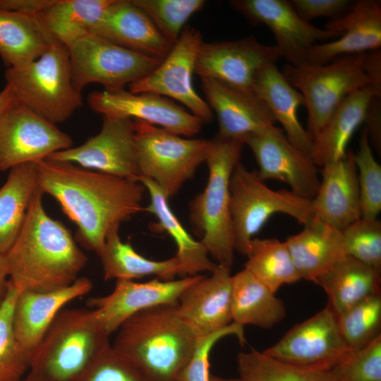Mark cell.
Instances as JSON below:
<instances>
[{"mask_svg": "<svg viewBox=\"0 0 381 381\" xmlns=\"http://www.w3.org/2000/svg\"><path fill=\"white\" fill-rule=\"evenodd\" d=\"M357 168L361 217L377 219L381 211V167L375 159L365 129L354 153Z\"/></svg>", "mask_w": 381, "mask_h": 381, "instance_id": "cell-41", "label": "cell"}, {"mask_svg": "<svg viewBox=\"0 0 381 381\" xmlns=\"http://www.w3.org/2000/svg\"><path fill=\"white\" fill-rule=\"evenodd\" d=\"M38 186L14 243L5 255L9 280L19 291H49L71 285L87 257L63 223L44 210Z\"/></svg>", "mask_w": 381, "mask_h": 381, "instance_id": "cell-2", "label": "cell"}, {"mask_svg": "<svg viewBox=\"0 0 381 381\" xmlns=\"http://www.w3.org/2000/svg\"><path fill=\"white\" fill-rule=\"evenodd\" d=\"M90 308H64L30 356V370L52 381H73L109 344Z\"/></svg>", "mask_w": 381, "mask_h": 381, "instance_id": "cell-5", "label": "cell"}, {"mask_svg": "<svg viewBox=\"0 0 381 381\" xmlns=\"http://www.w3.org/2000/svg\"><path fill=\"white\" fill-rule=\"evenodd\" d=\"M18 292L8 280L7 295L0 307V381H20L30 370V356L20 346L12 328Z\"/></svg>", "mask_w": 381, "mask_h": 381, "instance_id": "cell-39", "label": "cell"}, {"mask_svg": "<svg viewBox=\"0 0 381 381\" xmlns=\"http://www.w3.org/2000/svg\"><path fill=\"white\" fill-rule=\"evenodd\" d=\"M350 351L341 335L337 315L327 305L262 352L286 363L329 371Z\"/></svg>", "mask_w": 381, "mask_h": 381, "instance_id": "cell-11", "label": "cell"}, {"mask_svg": "<svg viewBox=\"0 0 381 381\" xmlns=\"http://www.w3.org/2000/svg\"><path fill=\"white\" fill-rule=\"evenodd\" d=\"M243 143L253 153L259 177L288 184L293 193L308 200L316 195L320 179L311 157L296 147L274 125L246 137Z\"/></svg>", "mask_w": 381, "mask_h": 381, "instance_id": "cell-16", "label": "cell"}, {"mask_svg": "<svg viewBox=\"0 0 381 381\" xmlns=\"http://www.w3.org/2000/svg\"><path fill=\"white\" fill-rule=\"evenodd\" d=\"M371 146L379 153L381 150V97L374 96L370 101L364 122Z\"/></svg>", "mask_w": 381, "mask_h": 381, "instance_id": "cell-47", "label": "cell"}, {"mask_svg": "<svg viewBox=\"0 0 381 381\" xmlns=\"http://www.w3.org/2000/svg\"><path fill=\"white\" fill-rule=\"evenodd\" d=\"M198 275L164 281L154 279L145 282L116 280L108 295L88 299L99 323L110 336L135 313L155 306L176 305L181 293Z\"/></svg>", "mask_w": 381, "mask_h": 381, "instance_id": "cell-19", "label": "cell"}, {"mask_svg": "<svg viewBox=\"0 0 381 381\" xmlns=\"http://www.w3.org/2000/svg\"><path fill=\"white\" fill-rule=\"evenodd\" d=\"M54 0H0V8L36 16L49 7Z\"/></svg>", "mask_w": 381, "mask_h": 381, "instance_id": "cell-49", "label": "cell"}, {"mask_svg": "<svg viewBox=\"0 0 381 381\" xmlns=\"http://www.w3.org/2000/svg\"><path fill=\"white\" fill-rule=\"evenodd\" d=\"M91 32L128 49L161 60L173 46L131 0H113Z\"/></svg>", "mask_w": 381, "mask_h": 381, "instance_id": "cell-25", "label": "cell"}, {"mask_svg": "<svg viewBox=\"0 0 381 381\" xmlns=\"http://www.w3.org/2000/svg\"><path fill=\"white\" fill-rule=\"evenodd\" d=\"M20 381H52L43 375L32 371L29 370L27 374Z\"/></svg>", "mask_w": 381, "mask_h": 381, "instance_id": "cell-52", "label": "cell"}, {"mask_svg": "<svg viewBox=\"0 0 381 381\" xmlns=\"http://www.w3.org/2000/svg\"><path fill=\"white\" fill-rule=\"evenodd\" d=\"M52 37L37 16L0 8V57L7 68L22 67L38 59Z\"/></svg>", "mask_w": 381, "mask_h": 381, "instance_id": "cell-32", "label": "cell"}, {"mask_svg": "<svg viewBox=\"0 0 381 381\" xmlns=\"http://www.w3.org/2000/svg\"><path fill=\"white\" fill-rule=\"evenodd\" d=\"M232 321L270 329L286 317L284 301L246 269L231 275Z\"/></svg>", "mask_w": 381, "mask_h": 381, "instance_id": "cell-31", "label": "cell"}, {"mask_svg": "<svg viewBox=\"0 0 381 381\" xmlns=\"http://www.w3.org/2000/svg\"><path fill=\"white\" fill-rule=\"evenodd\" d=\"M119 226L107 234L99 255L105 280H133L147 276L169 281L181 274V266L176 256L164 260H153L138 253L132 246L121 241Z\"/></svg>", "mask_w": 381, "mask_h": 381, "instance_id": "cell-33", "label": "cell"}, {"mask_svg": "<svg viewBox=\"0 0 381 381\" xmlns=\"http://www.w3.org/2000/svg\"><path fill=\"white\" fill-rule=\"evenodd\" d=\"M35 165L40 188L76 224V241L98 255L111 229L144 210L145 188L138 181L65 162L43 159Z\"/></svg>", "mask_w": 381, "mask_h": 381, "instance_id": "cell-1", "label": "cell"}, {"mask_svg": "<svg viewBox=\"0 0 381 381\" xmlns=\"http://www.w3.org/2000/svg\"><path fill=\"white\" fill-rule=\"evenodd\" d=\"M73 381H147L138 368L110 344Z\"/></svg>", "mask_w": 381, "mask_h": 381, "instance_id": "cell-44", "label": "cell"}, {"mask_svg": "<svg viewBox=\"0 0 381 381\" xmlns=\"http://www.w3.org/2000/svg\"><path fill=\"white\" fill-rule=\"evenodd\" d=\"M133 126L140 177L153 181L168 198L174 197L205 162L210 140L183 138L138 119H133Z\"/></svg>", "mask_w": 381, "mask_h": 381, "instance_id": "cell-8", "label": "cell"}, {"mask_svg": "<svg viewBox=\"0 0 381 381\" xmlns=\"http://www.w3.org/2000/svg\"><path fill=\"white\" fill-rule=\"evenodd\" d=\"M72 145L55 123L20 102L0 116V171L46 159Z\"/></svg>", "mask_w": 381, "mask_h": 381, "instance_id": "cell-12", "label": "cell"}, {"mask_svg": "<svg viewBox=\"0 0 381 381\" xmlns=\"http://www.w3.org/2000/svg\"><path fill=\"white\" fill-rule=\"evenodd\" d=\"M229 195L234 250L241 255L272 215L285 214L303 225L315 218L310 200L270 188L257 170H248L240 161L231 175Z\"/></svg>", "mask_w": 381, "mask_h": 381, "instance_id": "cell-7", "label": "cell"}, {"mask_svg": "<svg viewBox=\"0 0 381 381\" xmlns=\"http://www.w3.org/2000/svg\"><path fill=\"white\" fill-rule=\"evenodd\" d=\"M116 332L112 346L128 358L147 381H174L201 338L179 315L176 305L141 310Z\"/></svg>", "mask_w": 381, "mask_h": 381, "instance_id": "cell-3", "label": "cell"}, {"mask_svg": "<svg viewBox=\"0 0 381 381\" xmlns=\"http://www.w3.org/2000/svg\"><path fill=\"white\" fill-rule=\"evenodd\" d=\"M18 102L13 89L6 85L0 92V116L11 107Z\"/></svg>", "mask_w": 381, "mask_h": 381, "instance_id": "cell-51", "label": "cell"}, {"mask_svg": "<svg viewBox=\"0 0 381 381\" xmlns=\"http://www.w3.org/2000/svg\"><path fill=\"white\" fill-rule=\"evenodd\" d=\"M374 96L379 97L366 86L349 94L336 107L313 138L310 157L318 167H322L346 155L347 143L356 129L364 122L369 102Z\"/></svg>", "mask_w": 381, "mask_h": 381, "instance_id": "cell-27", "label": "cell"}, {"mask_svg": "<svg viewBox=\"0 0 381 381\" xmlns=\"http://www.w3.org/2000/svg\"><path fill=\"white\" fill-rule=\"evenodd\" d=\"M138 181L150 195L149 205L144 210L157 217L158 227L167 232L176 243L177 252L175 256L181 266V277L198 275L205 272H212L217 264L210 260L200 241L195 240L183 227L172 212L169 198L162 190L149 179L140 177Z\"/></svg>", "mask_w": 381, "mask_h": 381, "instance_id": "cell-30", "label": "cell"}, {"mask_svg": "<svg viewBox=\"0 0 381 381\" xmlns=\"http://www.w3.org/2000/svg\"><path fill=\"white\" fill-rule=\"evenodd\" d=\"M253 92L267 104L289 140L310 157L313 139L301 125L297 113L298 108L304 106L303 97L275 64L261 69L255 79Z\"/></svg>", "mask_w": 381, "mask_h": 381, "instance_id": "cell-26", "label": "cell"}, {"mask_svg": "<svg viewBox=\"0 0 381 381\" xmlns=\"http://www.w3.org/2000/svg\"><path fill=\"white\" fill-rule=\"evenodd\" d=\"M201 32L187 26L173 44L168 55L150 73L130 84L133 93L149 92L180 102L203 122H210L212 111L195 90L193 74L197 54L202 42Z\"/></svg>", "mask_w": 381, "mask_h": 381, "instance_id": "cell-13", "label": "cell"}, {"mask_svg": "<svg viewBox=\"0 0 381 381\" xmlns=\"http://www.w3.org/2000/svg\"><path fill=\"white\" fill-rule=\"evenodd\" d=\"M244 268L273 293L284 284L301 280L286 241L253 238L248 247Z\"/></svg>", "mask_w": 381, "mask_h": 381, "instance_id": "cell-36", "label": "cell"}, {"mask_svg": "<svg viewBox=\"0 0 381 381\" xmlns=\"http://www.w3.org/2000/svg\"><path fill=\"white\" fill-rule=\"evenodd\" d=\"M227 336H236L243 343V327L232 322L224 329L201 337L193 354L174 381H210V353L216 343Z\"/></svg>", "mask_w": 381, "mask_h": 381, "instance_id": "cell-45", "label": "cell"}, {"mask_svg": "<svg viewBox=\"0 0 381 381\" xmlns=\"http://www.w3.org/2000/svg\"><path fill=\"white\" fill-rule=\"evenodd\" d=\"M38 187L35 162L10 169L0 188V255H5L17 238L34 192Z\"/></svg>", "mask_w": 381, "mask_h": 381, "instance_id": "cell-34", "label": "cell"}, {"mask_svg": "<svg viewBox=\"0 0 381 381\" xmlns=\"http://www.w3.org/2000/svg\"><path fill=\"white\" fill-rule=\"evenodd\" d=\"M205 101L215 112L217 136L243 142L276 121L270 109L254 92L242 90L210 78H200Z\"/></svg>", "mask_w": 381, "mask_h": 381, "instance_id": "cell-22", "label": "cell"}, {"mask_svg": "<svg viewBox=\"0 0 381 381\" xmlns=\"http://www.w3.org/2000/svg\"><path fill=\"white\" fill-rule=\"evenodd\" d=\"M322 167L318 192L310 200L313 214L341 231L361 217L354 153L347 151L344 157Z\"/></svg>", "mask_w": 381, "mask_h": 381, "instance_id": "cell-24", "label": "cell"}, {"mask_svg": "<svg viewBox=\"0 0 381 381\" xmlns=\"http://www.w3.org/2000/svg\"><path fill=\"white\" fill-rule=\"evenodd\" d=\"M243 143L215 136L205 159L209 176L205 188L189 204V220L210 257L229 270L234 246L230 212L229 181L240 161Z\"/></svg>", "mask_w": 381, "mask_h": 381, "instance_id": "cell-4", "label": "cell"}, {"mask_svg": "<svg viewBox=\"0 0 381 381\" xmlns=\"http://www.w3.org/2000/svg\"><path fill=\"white\" fill-rule=\"evenodd\" d=\"M92 283L78 277L71 285L49 291H19L12 313L14 336L30 356L58 315L71 301L88 294Z\"/></svg>", "mask_w": 381, "mask_h": 381, "instance_id": "cell-23", "label": "cell"}, {"mask_svg": "<svg viewBox=\"0 0 381 381\" xmlns=\"http://www.w3.org/2000/svg\"><path fill=\"white\" fill-rule=\"evenodd\" d=\"M75 88L82 92L91 83L105 91L123 90L153 71L162 60L116 44L92 32L79 37L67 46Z\"/></svg>", "mask_w": 381, "mask_h": 381, "instance_id": "cell-10", "label": "cell"}, {"mask_svg": "<svg viewBox=\"0 0 381 381\" xmlns=\"http://www.w3.org/2000/svg\"><path fill=\"white\" fill-rule=\"evenodd\" d=\"M229 4L250 24L268 27L282 57L293 66L305 64L307 51L318 41L341 36L302 20L287 0H231Z\"/></svg>", "mask_w": 381, "mask_h": 381, "instance_id": "cell-17", "label": "cell"}, {"mask_svg": "<svg viewBox=\"0 0 381 381\" xmlns=\"http://www.w3.org/2000/svg\"><path fill=\"white\" fill-rule=\"evenodd\" d=\"M364 71L369 80V87L381 97V49L365 52Z\"/></svg>", "mask_w": 381, "mask_h": 381, "instance_id": "cell-48", "label": "cell"}, {"mask_svg": "<svg viewBox=\"0 0 381 381\" xmlns=\"http://www.w3.org/2000/svg\"><path fill=\"white\" fill-rule=\"evenodd\" d=\"M239 377L245 381H331L328 371L286 363L251 349L237 355Z\"/></svg>", "mask_w": 381, "mask_h": 381, "instance_id": "cell-37", "label": "cell"}, {"mask_svg": "<svg viewBox=\"0 0 381 381\" xmlns=\"http://www.w3.org/2000/svg\"><path fill=\"white\" fill-rule=\"evenodd\" d=\"M113 0H54L36 15L43 25L58 40L68 46L91 32Z\"/></svg>", "mask_w": 381, "mask_h": 381, "instance_id": "cell-35", "label": "cell"}, {"mask_svg": "<svg viewBox=\"0 0 381 381\" xmlns=\"http://www.w3.org/2000/svg\"><path fill=\"white\" fill-rule=\"evenodd\" d=\"M328 373L331 381H381V334L348 352Z\"/></svg>", "mask_w": 381, "mask_h": 381, "instance_id": "cell-43", "label": "cell"}, {"mask_svg": "<svg viewBox=\"0 0 381 381\" xmlns=\"http://www.w3.org/2000/svg\"><path fill=\"white\" fill-rule=\"evenodd\" d=\"M87 101L102 116L134 118L172 133L191 137L200 132L203 121L169 98L149 92L133 93L125 89L95 91Z\"/></svg>", "mask_w": 381, "mask_h": 381, "instance_id": "cell-18", "label": "cell"}, {"mask_svg": "<svg viewBox=\"0 0 381 381\" xmlns=\"http://www.w3.org/2000/svg\"><path fill=\"white\" fill-rule=\"evenodd\" d=\"M285 241L301 279L312 282L346 255L341 231L315 217Z\"/></svg>", "mask_w": 381, "mask_h": 381, "instance_id": "cell-28", "label": "cell"}, {"mask_svg": "<svg viewBox=\"0 0 381 381\" xmlns=\"http://www.w3.org/2000/svg\"><path fill=\"white\" fill-rule=\"evenodd\" d=\"M282 57L276 45L261 44L254 36L233 41L202 42L194 73L234 87L253 92L259 72Z\"/></svg>", "mask_w": 381, "mask_h": 381, "instance_id": "cell-14", "label": "cell"}, {"mask_svg": "<svg viewBox=\"0 0 381 381\" xmlns=\"http://www.w3.org/2000/svg\"><path fill=\"white\" fill-rule=\"evenodd\" d=\"M341 335L350 350L358 349L381 334V296L372 295L337 315Z\"/></svg>", "mask_w": 381, "mask_h": 381, "instance_id": "cell-38", "label": "cell"}, {"mask_svg": "<svg viewBox=\"0 0 381 381\" xmlns=\"http://www.w3.org/2000/svg\"><path fill=\"white\" fill-rule=\"evenodd\" d=\"M294 9L304 21L308 22L319 17L330 20L343 16L353 1L349 0H291Z\"/></svg>", "mask_w": 381, "mask_h": 381, "instance_id": "cell-46", "label": "cell"}, {"mask_svg": "<svg viewBox=\"0 0 381 381\" xmlns=\"http://www.w3.org/2000/svg\"><path fill=\"white\" fill-rule=\"evenodd\" d=\"M346 255L381 270V222L361 217L341 231Z\"/></svg>", "mask_w": 381, "mask_h": 381, "instance_id": "cell-42", "label": "cell"}, {"mask_svg": "<svg viewBox=\"0 0 381 381\" xmlns=\"http://www.w3.org/2000/svg\"><path fill=\"white\" fill-rule=\"evenodd\" d=\"M365 54L339 56L322 65L286 64L282 71L302 95L307 109V129L313 138L330 114L349 94L368 86L364 71Z\"/></svg>", "mask_w": 381, "mask_h": 381, "instance_id": "cell-9", "label": "cell"}, {"mask_svg": "<svg viewBox=\"0 0 381 381\" xmlns=\"http://www.w3.org/2000/svg\"><path fill=\"white\" fill-rule=\"evenodd\" d=\"M325 29L341 36L329 42L315 44L306 52L305 64L322 65L344 55L365 53L381 47V2L353 1L341 17L329 20Z\"/></svg>", "mask_w": 381, "mask_h": 381, "instance_id": "cell-20", "label": "cell"}, {"mask_svg": "<svg viewBox=\"0 0 381 381\" xmlns=\"http://www.w3.org/2000/svg\"><path fill=\"white\" fill-rule=\"evenodd\" d=\"M133 120L102 116L100 131L83 145L58 151L46 159L138 181L140 173L134 147Z\"/></svg>", "mask_w": 381, "mask_h": 381, "instance_id": "cell-15", "label": "cell"}, {"mask_svg": "<svg viewBox=\"0 0 381 381\" xmlns=\"http://www.w3.org/2000/svg\"><path fill=\"white\" fill-rule=\"evenodd\" d=\"M176 309L199 337L227 327L233 322L231 270L217 264L209 276L198 274L181 293Z\"/></svg>", "mask_w": 381, "mask_h": 381, "instance_id": "cell-21", "label": "cell"}, {"mask_svg": "<svg viewBox=\"0 0 381 381\" xmlns=\"http://www.w3.org/2000/svg\"><path fill=\"white\" fill-rule=\"evenodd\" d=\"M380 272L345 255L314 282L325 291L327 306L337 315L366 298L380 294Z\"/></svg>", "mask_w": 381, "mask_h": 381, "instance_id": "cell-29", "label": "cell"}, {"mask_svg": "<svg viewBox=\"0 0 381 381\" xmlns=\"http://www.w3.org/2000/svg\"><path fill=\"white\" fill-rule=\"evenodd\" d=\"M174 44L187 20L206 4L204 0H131Z\"/></svg>", "mask_w": 381, "mask_h": 381, "instance_id": "cell-40", "label": "cell"}, {"mask_svg": "<svg viewBox=\"0 0 381 381\" xmlns=\"http://www.w3.org/2000/svg\"><path fill=\"white\" fill-rule=\"evenodd\" d=\"M210 381H245L241 377L237 378H226L222 377L217 375H212L210 376Z\"/></svg>", "mask_w": 381, "mask_h": 381, "instance_id": "cell-53", "label": "cell"}, {"mask_svg": "<svg viewBox=\"0 0 381 381\" xmlns=\"http://www.w3.org/2000/svg\"><path fill=\"white\" fill-rule=\"evenodd\" d=\"M5 78L18 102L55 124L83 104L73 85L68 49L54 36L42 56L24 66L7 68Z\"/></svg>", "mask_w": 381, "mask_h": 381, "instance_id": "cell-6", "label": "cell"}, {"mask_svg": "<svg viewBox=\"0 0 381 381\" xmlns=\"http://www.w3.org/2000/svg\"><path fill=\"white\" fill-rule=\"evenodd\" d=\"M8 269L5 255H0V307L7 295L9 279Z\"/></svg>", "mask_w": 381, "mask_h": 381, "instance_id": "cell-50", "label": "cell"}]
</instances>
